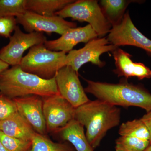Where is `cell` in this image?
Wrapping results in <instances>:
<instances>
[{"mask_svg":"<svg viewBox=\"0 0 151 151\" xmlns=\"http://www.w3.org/2000/svg\"><path fill=\"white\" fill-rule=\"evenodd\" d=\"M121 110L97 99L75 108L74 119L86 129V137L92 148L100 146L107 132L120 124Z\"/></svg>","mask_w":151,"mask_h":151,"instance_id":"1","label":"cell"},{"mask_svg":"<svg viewBox=\"0 0 151 151\" xmlns=\"http://www.w3.org/2000/svg\"><path fill=\"white\" fill-rule=\"evenodd\" d=\"M84 79L87 83L85 92L98 100L116 106L139 107L146 113L151 111V93L141 85L129 83L124 78L117 84Z\"/></svg>","mask_w":151,"mask_h":151,"instance_id":"2","label":"cell"},{"mask_svg":"<svg viewBox=\"0 0 151 151\" xmlns=\"http://www.w3.org/2000/svg\"><path fill=\"white\" fill-rule=\"evenodd\" d=\"M58 93L55 77L43 79L24 71L19 65L0 74V94L9 99L33 95L42 97Z\"/></svg>","mask_w":151,"mask_h":151,"instance_id":"3","label":"cell"},{"mask_svg":"<svg viewBox=\"0 0 151 151\" xmlns=\"http://www.w3.org/2000/svg\"><path fill=\"white\" fill-rule=\"evenodd\" d=\"M66 53L50 50L44 44L32 47L23 57L20 66L22 70L44 79L54 78L56 73L66 65Z\"/></svg>","mask_w":151,"mask_h":151,"instance_id":"4","label":"cell"},{"mask_svg":"<svg viewBox=\"0 0 151 151\" xmlns=\"http://www.w3.org/2000/svg\"><path fill=\"white\" fill-rule=\"evenodd\" d=\"M55 15L63 19L71 18L73 20L88 23L99 37H103L109 34L112 27L96 0L75 1Z\"/></svg>","mask_w":151,"mask_h":151,"instance_id":"5","label":"cell"},{"mask_svg":"<svg viewBox=\"0 0 151 151\" xmlns=\"http://www.w3.org/2000/svg\"><path fill=\"white\" fill-rule=\"evenodd\" d=\"M46 37L43 33H25L17 26L13 35L9 38V42L0 50V59L9 65H19L26 50L39 45L44 44Z\"/></svg>","mask_w":151,"mask_h":151,"instance_id":"6","label":"cell"},{"mask_svg":"<svg viewBox=\"0 0 151 151\" xmlns=\"http://www.w3.org/2000/svg\"><path fill=\"white\" fill-rule=\"evenodd\" d=\"M118 47L111 44L107 37L96 38L89 41L82 48L69 52L66 55V65L70 66L77 73L82 65L88 63L104 67L105 63L100 59L101 55L112 52Z\"/></svg>","mask_w":151,"mask_h":151,"instance_id":"7","label":"cell"},{"mask_svg":"<svg viewBox=\"0 0 151 151\" xmlns=\"http://www.w3.org/2000/svg\"><path fill=\"white\" fill-rule=\"evenodd\" d=\"M42 98L47 133H56L74 119L75 108L59 93Z\"/></svg>","mask_w":151,"mask_h":151,"instance_id":"8","label":"cell"},{"mask_svg":"<svg viewBox=\"0 0 151 151\" xmlns=\"http://www.w3.org/2000/svg\"><path fill=\"white\" fill-rule=\"evenodd\" d=\"M107 38L111 44L115 46L137 47L144 50L151 55V40L136 27L129 11L125 13L120 24L112 27Z\"/></svg>","mask_w":151,"mask_h":151,"instance_id":"9","label":"cell"},{"mask_svg":"<svg viewBox=\"0 0 151 151\" xmlns=\"http://www.w3.org/2000/svg\"><path fill=\"white\" fill-rule=\"evenodd\" d=\"M16 18L17 23L28 33H55L62 35L68 30L77 27L76 23L67 21L56 15L46 16L26 11Z\"/></svg>","mask_w":151,"mask_h":151,"instance_id":"10","label":"cell"},{"mask_svg":"<svg viewBox=\"0 0 151 151\" xmlns=\"http://www.w3.org/2000/svg\"><path fill=\"white\" fill-rule=\"evenodd\" d=\"M55 77L59 94L74 108L90 100L81 85L78 73L70 66L65 65L60 68Z\"/></svg>","mask_w":151,"mask_h":151,"instance_id":"11","label":"cell"},{"mask_svg":"<svg viewBox=\"0 0 151 151\" xmlns=\"http://www.w3.org/2000/svg\"><path fill=\"white\" fill-rule=\"evenodd\" d=\"M19 112L38 134L46 135V123L44 116L42 97L29 95L13 99Z\"/></svg>","mask_w":151,"mask_h":151,"instance_id":"12","label":"cell"},{"mask_svg":"<svg viewBox=\"0 0 151 151\" xmlns=\"http://www.w3.org/2000/svg\"><path fill=\"white\" fill-rule=\"evenodd\" d=\"M97 37V33L88 24L84 27L70 29L57 39L47 40L44 45L50 50L63 52L66 53L73 50V47L78 44L87 43Z\"/></svg>","mask_w":151,"mask_h":151,"instance_id":"13","label":"cell"},{"mask_svg":"<svg viewBox=\"0 0 151 151\" xmlns=\"http://www.w3.org/2000/svg\"><path fill=\"white\" fill-rule=\"evenodd\" d=\"M112 53L116 65L113 72L118 77L123 76L127 79L134 77L139 80L151 78L150 68L142 63L133 62L129 53L119 47Z\"/></svg>","mask_w":151,"mask_h":151,"instance_id":"14","label":"cell"},{"mask_svg":"<svg viewBox=\"0 0 151 151\" xmlns=\"http://www.w3.org/2000/svg\"><path fill=\"white\" fill-rule=\"evenodd\" d=\"M0 131L9 137L30 141L36 133L18 111L7 119L0 121Z\"/></svg>","mask_w":151,"mask_h":151,"instance_id":"15","label":"cell"},{"mask_svg":"<svg viewBox=\"0 0 151 151\" xmlns=\"http://www.w3.org/2000/svg\"><path fill=\"white\" fill-rule=\"evenodd\" d=\"M56 133L63 141L70 143L76 151H94L86 137L84 127L75 119Z\"/></svg>","mask_w":151,"mask_h":151,"instance_id":"16","label":"cell"},{"mask_svg":"<svg viewBox=\"0 0 151 151\" xmlns=\"http://www.w3.org/2000/svg\"><path fill=\"white\" fill-rule=\"evenodd\" d=\"M139 1L101 0L99 2V5L105 18L113 27L122 21L126 9L130 3Z\"/></svg>","mask_w":151,"mask_h":151,"instance_id":"17","label":"cell"},{"mask_svg":"<svg viewBox=\"0 0 151 151\" xmlns=\"http://www.w3.org/2000/svg\"><path fill=\"white\" fill-rule=\"evenodd\" d=\"M73 0H26V11L46 16H53Z\"/></svg>","mask_w":151,"mask_h":151,"instance_id":"18","label":"cell"},{"mask_svg":"<svg viewBox=\"0 0 151 151\" xmlns=\"http://www.w3.org/2000/svg\"><path fill=\"white\" fill-rule=\"evenodd\" d=\"M31 148L29 151H76L73 146L68 142L57 143L52 142L46 135L36 132L32 139Z\"/></svg>","mask_w":151,"mask_h":151,"instance_id":"19","label":"cell"},{"mask_svg":"<svg viewBox=\"0 0 151 151\" xmlns=\"http://www.w3.org/2000/svg\"><path fill=\"white\" fill-rule=\"evenodd\" d=\"M119 133L121 137L136 138L150 141L149 130L141 119L123 123L120 126Z\"/></svg>","mask_w":151,"mask_h":151,"instance_id":"20","label":"cell"},{"mask_svg":"<svg viewBox=\"0 0 151 151\" xmlns=\"http://www.w3.org/2000/svg\"><path fill=\"white\" fill-rule=\"evenodd\" d=\"M150 145V141L121 136L116 140L115 148L116 151H144Z\"/></svg>","mask_w":151,"mask_h":151,"instance_id":"21","label":"cell"},{"mask_svg":"<svg viewBox=\"0 0 151 151\" xmlns=\"http://www.w3.org/2000/svg\"><path fill=\"white\" fill-rule=\"evenodd\" d=\"M26 0H0V18L17 17L25 11Z\"/></svg>","mask_w":151,"mask_h":151,"instance_id":"22","label":"cell"},{"mask_svg":"<svg viewBox=\"0 0 151 151\" xmlns=\"http://www.w3.org/2000/svg\"><path fill=\"white\" fill-rule=\"evenodd\" d=\"M0 140L7 151H29L32 141L9 137L0 131Z\"/></svg>","mask_w":151,"mask_h":151,"instance_id":"23","label":"cell"},{"mask_svg":"<svg viewBox=\"0 0 151 151\" xmlns=\"http://www.w3.org/2000/svg\"><path fill=\"white\" fill-rule=\"evenodd\" d=\"M17 112L13 100L1 95L0 97V121L7 119Z\"/></svg>","mask_w":151,"mask_h":151,"instance_id":"24","label":"cell"},{"mask_svg":"<svg viewBox=\"0 0 151 151\" xmlns=\"http://www.w3.org/2000/svg\"><path fill=\"white\" fill-rule=\"evenodd\" d=\"M16 17L9 16L0 18V35L10 38L11 34L17 27Z\"/></svg>","mask_w":151,"mask_h":151,"instance_id":"25","label":"cell"},{"mask_svg":"<svg viewBox=\"0 0 151 151\" xmlns=\"http://www.w3.org/2000/svg\"><path fill=\"white\" fill-rule=\"evenodd\" d=\"M140 119L149 130L150 134V142L151 145V111L146 113Z\"/></svg>","mask_w":151,"mask_h":151,"instance_id":"26","label":"cell"},{"mask_svg":"<svg viewBox=\"0 0 151 151\" xmlns=\"http://www.w3.org/2000/svg\"><path fill=\"white\" fill-rule=\"evenodd\" d=\"M9 65L0 59V74L4 71L5 70L8 69Z\"/></svg>","mask_w":151,"mask_h":151,"instance_id":"27","label":"cell"},{"mask_svg":"<svg viewBox=\"0 0 151 151\" xmlns=\"http://www.w3.org/2000/svg\"><path fill=\"white\" fill-rule=\"evenodd\" d=\"M0 151H7L3 145L1 140H0Z\"/></svg>","mask_w":151,"mask_h":151,"instance_id":"28","label":"cell"},{"mask_svg":"<svg viewBox=\"0 0 151 151\" xmlns=\"http://www.w3.org/2000/svg\"><path fill=\"white\" fill-rule=\"evenodd\" d=\"M144 151H151V145H150Z\"/></svg>","mask_w":151,"mask_h":151,"instance_id":"29","label":"cell"},{"mask_svg":"<svg viewBox=\"0 0 151 151\" xmlns=\"http://www.w3.org/2000/svg\"><path fill=\"white\" fill-rule=\"evenodd\" d=\"M1 94H0V97H1Z\"/></svg>","mask_w":151,"mask_h":151,"instance_id":"30","label":"cell"}]
</instances>
